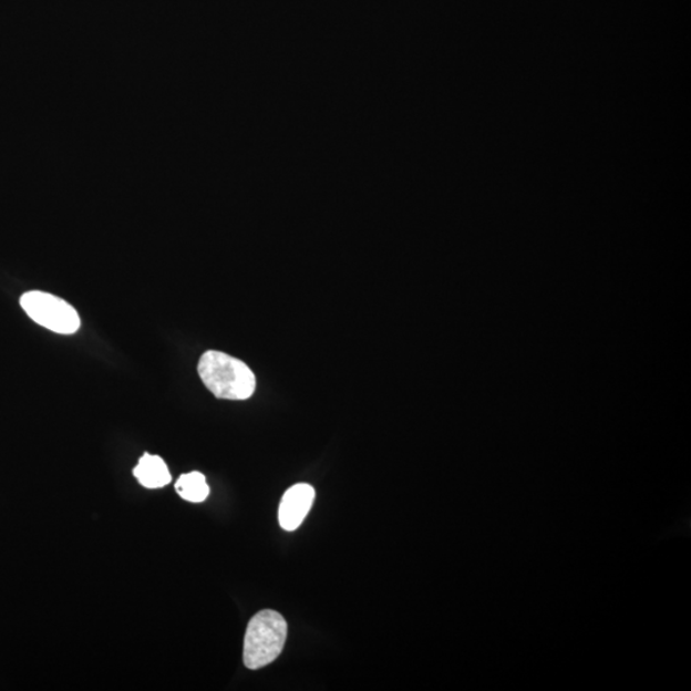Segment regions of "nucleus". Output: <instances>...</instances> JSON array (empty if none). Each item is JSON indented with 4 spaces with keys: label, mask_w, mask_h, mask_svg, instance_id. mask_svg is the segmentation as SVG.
I'll use <instances>...</instances> for the list:
<instances>
[{
    "label": "nucleus",
    "mask_w": 691,
    "mask_h": 691,
    "mask_svg": "<svg viewBox=\"0 0 691 691\" xmlns=\"http://www.w3.org/2000/svg\"><path fill=\"white\" fill-rule=\"evenodd\" d=\"M21 307L41 327L60 334L76 333L81 326L78 311L52 293L30 291L22 295Z\"/></svg>",
    "instance_id": "obj_3"
},
{
    "label": "nucleus",
    "mask_w": 691,
    "mask_h": 691,
    "mask_svg": "<svg viewBox=\"0 0 691 691\" xmlns=\"http://www.w3.org/2000/svg\"><path fill=\"white\" fill-rule=\"evenodd\" d=\"M176 491L181 498L200 504L208 498L210 488L205 475L199 472H192L181 475L176 482Z\"/></svg>",
    "instance_id": "obj_6"
},
{
    "label": "nucleus",
    "mask_w": 691,
    "mask_h": 691,
    "mask_svg": "<svg viewBox=\"0 0 691 691\" xmlns=\"http://www.w3.org/2000/svg\"><path fill=\"white\" fill-rule=\"evenodd\" d=\"M135 478L147 489L166 487L172 482L169 468L159 456L145 454L134 468Z\"/></svg>",
    "instance_id": "obj_5"
},
{
    "label": "nucleus",
    "mask_w": 691,
    "mask_h": 691,
    "mask_svg": "<svg viewBox=\"0 0 691 691\" xmlns=\"http://www.w3.org/2000/svg\"><path fill=\"white\" fill-rule=\"evenodd\" d=\"M316 499V489L310 484L299 483L285 493L279 505V525L286 532H295L306 520Z\"/></svg>",
    "instance_id": "obj_4"
},
{
    "label": "nucleus",
    "mask_w": 691,
    "mask_h": 691,
    "mask_svg": "<svg viewBox=\"0 0 691 691\" xmlns=\"http://www.w3.org/2000/svg\"><path fill=\"white\" fill-rule=\"evenodd\" d=\"M197 372L207 389L220 400H249L257 390V378L240 359L220 351H207Z\"/></svg>",
    "instance_id": "obj_1"
},
{
    "label": "nucleus",
    "mask_w": 691,
    "mask_h": 691,
    "mask_svg": "<svg viewBox=\"0 0 691 691\" xmlns=\"http://www.w3.org/2000/svg\"><path fill=\"white\" fill-rule=\"evenodd\" d=\"M287 640V622L281 613L260 611L246 629L244 663L249 670H259L275 662L282 653Z\"/></svg>",
    "instance_id": "obj_2"
}]
</instances>
